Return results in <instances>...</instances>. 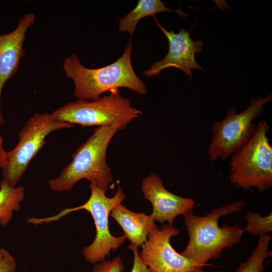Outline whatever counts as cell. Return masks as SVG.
<instances>
[{
  "label": "cell",
  "instance_id": "obj_1",
  "mask_svg": "<svg viewBox=\"0 0 272 272\" xmlns=\"http://www.w3.org/2000/svg\"><path fill=\"white\" fill-rule=\"evenodd\" d=\"M132 39H129L122 55L114 62L97 69L84 66L73 54L66 57L62 68L67 77L74 84V95L78 99L94 100L106 92L125 88L142 95L148 89L138 77L131 62Z\"/></svg>",
  "mask_w": 272,
  "mask_h": 272
},
{
  "label": "cell",
  "instance_id": "obj_20",
  "mask_svg": "<svg viewBox=\"0 0 272 272\" xmlns=\"http://www.w3.org/2000/svg\"><path fill=\"white\" fill-rule=\"evenodd\" d=\"M128 248L132 251L134 255L133 264L131 272H153L141 260L137 246L130 244Z\"/></svg>",
  "mask_w": 272,
  "mask_h": 272
},
{
  "label": "cell",
  "instance_id": "obj_8",
  "mask_svg": "<svg viewBox=\"0 0 272 272\" xmlns=\"http://www.w3.org/2000/svg\"><path fill=\"white\" fill-rule=\"evenodd\" d=\"M72 127V124L56 120L52 113L32 115L20 131L16 146L7 152L2 172L4 179L10 185L16 186L31 161L45 144L46 137L55 130Z\"/></svg>",
  "mask_w": 272,
  "mask_h": 272
},
{
  "label": "cell",
  "instance_id": "obj_16",
  "mask_svg": "<svg viewBox=\"0 0 272 272\" xmlns=\"http://www.w3.org/2000/svg\"><path fill=\"white\" fill-rule=\"evenodd\" d=\"M271 237L268 234L259 237L255 248L251 256L245 262L240 264L236 272H263L264 260L272 255L268 250Z\"/></svg>",
  "mask_w": 272,
  "mask_h": 272
},
{
  "label": "cell",
  "instance_id": "obj_5",
  "mask_svg": "<svg viewBox=\"0 0 272 272\" xmlns=\"http://www.w3.org/2000/svg\"><path fill=\"white\" fill-rule=\"evenodd\" d=\"M247 144L233 154L230 162V182L244 190L251 187L263 192L272 187V147L267 134L270 128L264 120Z\"/></svg>",
  "mask_w": 272,
  "mask_h": 272
},
{
  "label": "cell",
  "instance_id": "obj_11",
  "mask_svg": "<svg viewBox=\"0 0 272 272\" xmlns=\"http://www.w3.org/2000/svg\"><path fill=\"white\" fill-rule=\"evenodd\" d=\"M141 190L144 197L152 206V213L150 215L156 222L173 225L174 219L179 215L192 211L194 201L190 198H185L174 194L167 190L163 181L156 173H152L143 178Z\"/></svg>",
  "mask_w": 272,
  "mask_h": 272
},
{
  "label": "cell",
  "instance_id": "obj_17",
  "mask_svg": "<svg viewBox=\"0 0 272 272\" xmlns=\"http://www.w3.org/2000/svg\"><path fill=\"white\" fill-rule=\"evenodd\" d=\"M247 224L243 229L249 234L259 236L267 234L272 231V214L261 217L260 213L248 211L245 215Z\"/></svg>",
  "mask_w": 272,
  "mask_h": 272
},
{
  "label": "cell",
  "instance_id": "obj_14",
  "mask_svg": "<svg viewBox=\"0 0 272 272\" xmlns=\"http://www.w3.org/2000/svg\"><path fill=\"white\" fill-rule=\"evenodd\" d=\"M167 4L160 0H139L135 8L128 14L121 18L119 22L118 29L120 32H127L132 35L139 22L147 16L155 17L161 12H175L182 17L188 16L180 9L171 10L166 7Z\"/></svg>",
  "mask_w": 272,
  "mask_h": 272
},
{
  "label": "cell",
  "instance_id": "obj_19",
  "mask_svg": "<svg viewBox=\"0 0 272 272\" xmlns=\"http://www.w3.org/2000/svg\"><path fill=\"white\" fill-rule=\"evenodd\" d=\"M16 269L14 257L6 249L0 248V272H15Z\"/></svg>",
  "mask_w": 272,
  "mask_h": 272
},
{
  "label": "cell",
  "instance_id": "obj_13",
  "mask_svg": "<svg viewBox=\"0 0 272 272\" xmlns=\"http://www.w3.org/2000/svg\"><path fill=\"white\" fill-rule=\"evenodd\" d=\"M110 215L120 225L125 238L138 247L147 241L150 233L157 227L150 215L131 212L121 203L112 208Z\"/></svg>",
  "mask_w": 272,
  "mask_h": 272
},
{
  "label": "cell",
  "instance_id": "obj_12",
  "mask_svg": "<svg viewBox=\"0 0 272 272\" xmlns=\"http://www.w3.org/2000/svg\"><path fill=\"white\" fill-rule=\"evenodd\" d=\"M35 21L33 14H25L18 20L13 31L0 35V124L5 123L1 105L3 88L18 71L20 60L25 54L23 46L27 32Z\"/></svg>",
  "mask_w": 272,
  "mask_h": 272
},
{
  "label": "cell",
  "instance_id": "obj_10",
  "mask_svg": "<svg viewBox=\"0 0 272 272\" xmlns=\"http://www.w3.org/2000/svg\"><path fill=\"white\" fill-rule=\"evenodd\" d=\"M155 24L167 38L168 51L161 60L154 62L151 67L143 72L148 77L158 75L163 70L170 68L178 69L187 74L192 80V70L205 71V70L195 60V54L202 51L204 43L201 40L193 41L190 37V31L180 29L177 33L172 30H166L154 17Z\"/></svg>",
  "mask_w": 272,
  "mask_h": 272
},
{
  "label": "cell",
  "instance_id": "obj_4",
  "mask_svg": "<svg viewBox=\"0 0 272 272\" xmlns=\"http://www.w3.org/2000/svg\"><path fill=\"white\" fill-rule=\"evenodd\" d=\"M59 121L82 126H108L124 130L133 120L142 116V112L132 106L129 99L118 90L91 101L78 99L58 108L51 113Z\"/></svg>",
  "mask_w": 272,
  "mask_h": 272
},
{
  "label": "cell",
  "instance_id": "obj_9",
  "mask_svg": "<svg viewBox=\"0 0 272 272\" xmlns=\"http://www.w3.org/2000/svg\"><path fill=\"white\" fill-rule=\"evenodd\" d=\"M180 230L165 224L149 234L139 252L142 262L153 272H203V267L176 252L170 239Z\"/></svg>",
  "mask_w": 272,
  "mask_h": 272
},
{
  "label": "cell",
  "instance_id": "obj_15",
  "mask_svg": "<svg viewBox=\"0 0 272 272\" xmlns=\"http://www.w3.org/2000/svg\"><path fill=\"white\" fill-rule=\"evenodd\" d=\"M23 186L14 187L4 179L0 182V224L7 225L13 218V213L20 209V203L24 199Z\"/></svg>",
  "mask_w": 272,
  "mask_h": 272
},
{
  "label": "cell",
  "instance_id": "obj_21",
  "mask_svg": "<svg viewBox=\"0 0 272 272\" xmlns=\"http://www.w3.org/2000/svg\"><path fill=\"white\" fill-rule=\"evenodd\" d=\"M7 152L3 146V138L0 134V167L2 169L6 164Z\"/></svg>",
  "mask_w": 272,
  "mask_h": 272
},
{
  "label": "cell",
  "instance_id": "obj_18",
  "mask_svg": "<svg viewBox=\"0 0 272 272\" xmlns=\"http://www.w3.org/2000/svg\"><path fill=\"white\" fill-rule=\"evenodd\" d=\"M124 266L120 256L111 261H102L94 266L93 272H122Z\"/></svg>",
  "mask_w": 272,
  "mask_h": 272
},
{
  "label": "cell",
  "instance_id": "obj_7",
  "mask_svg": "<svg viewBox=\"0 0 272 272\" xmlns=\"http://www.w3.org/2000/svg\"><path fill=\"white\" fill-rule=\"evenodd\" d=\"M272 99V95L253 98L249 106L237 114L235 109L229 110L221 121L213 123L211 143L208 150L210 161L224 160L241 150L254 134L256 126L252 121L259 116L263 106Z\"/></svg>",
  "mask_w": 272,
  "mask_h": 272
},
{
  "label": "cell",
  "instance_id": "obj_3",
  "mask_svg": "<svg viewBox=\"0 0 272 272\" xmlns=\"http://www.w3.org/2000/svg\"><path fill=\"white\" fill-rule=\"evenodd\" d=\"M119 129L113 125L97 126L93 134L72 155L71 162L55 178L48 181L53 190L69 191L85 179L106 193L113 181L111 170L106 162L108 147Z\"/></svg>",
  "mask_w": 272,
  "mask_h": 272
},
{
  "label": "cell",
  "instance_id": "obj_6",
  "mask_svg": "<svg viewBox=\"0 0 272 272\" xmlns=\"http://www.w3.org/2000/svg\"><path fill=\"white\" fill-rule=\"evenodd\" d=\"M91 194L88 200L80 206L65 209L54 216L35 219L36 225L56 221L73 212L85 210L92 216L96 228V236L93 242L83 249V255L86 260L95 263L105 260L106 256L109 255L111 250L116 251L125 242V237L113 236L109 228V215L112 208L121 203L126 195L121 187L111 197H107L105 193L90 184Z\"/></svg>",
  "mask_w": 272,
  "mask_h": 272
},
{
  "label": "cell",
  "instance_id": "obj_2",
  "mask_svg": "<svg viewBox=\"0 0 272 272\" xmlns=\"http://www.w3.org/2000/svg\"><path fill=\"white\" fill-rule=\"evenodd\" d=\"M244 205L243 200L225 205L213 210L205 216L195 215L192 211L184 214L189 240L180 254L202 267L211 265L207 262L220 257L224 249L238 243L244 232L238 224L219 227V219L239 212Z\"/></svg>",
  "mask_w": 272,
  "mask_h": 272
}]
</instances>
